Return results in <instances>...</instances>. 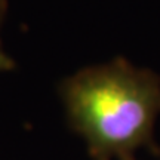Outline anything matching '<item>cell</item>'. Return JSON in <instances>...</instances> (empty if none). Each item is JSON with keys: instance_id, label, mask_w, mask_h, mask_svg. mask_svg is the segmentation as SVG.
<instances>
[{"instance_id": "cell-1", "label": "cell", "mask_w": 160, "mask_h": 160, "mask_svg": "<svg viewBox=\"0 0 160 160\" xmlns=\"http://www.w3.org/2000/svg\"><path fill=\"white\" fill-rule=\"evenodd\" d=\"M159 99L156 85L125 64L85 70L65 86L76 125L99 147L126 148L148 131Z\"/></svg>"}, {"instance_id": "cell-2", "label": "cell", "mask_w": 160, "mask_h": 160, "mask_svg": "<svg viewBox=\"0 0 160 160\" xmlns=\"http://www.w3.org/2000/svg\"><path fill=\"white\" fill-rule=\"evenodd\" d=\"M12 67V61L11 58L5 53V51L2 49V45H0V73L5 71V70H9Z\"/></svg>"}, {"instance_id": "cell-3", "label": "cell", "mask_w": 160, "mask_h": 160, "mask_svg": "<svg viewBox=\"0 0 160 160\" xmlns=\"http://www.w3.org/2000/svg\"><path fill=\"white\" fill-rule=\"evenodd\" d=\"M2 3H3V0H0V6H2Z\"/></svg>"}]
</instances>
